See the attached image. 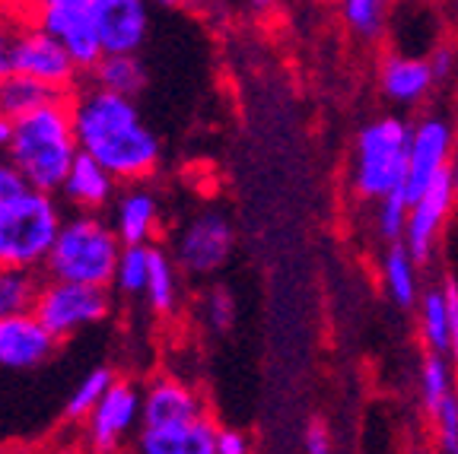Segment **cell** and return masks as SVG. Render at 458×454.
Returning <instances> with one entry per match:
<instances>
[{"label":"cell","instance_id":"obj_8","mask_svg":"<svg viewBox=\"0 0 458 454\" xmlns=\"http://www.w3.org/2000/svg\"><path fill=\"white\" fill-rule=\"evenodd\" d=\"M143 416V394L137 391L134 382L114 378L96 410L86 416V448L93 451H118L124 448L140 429Z\"/></svg>","mask_w":458,"mask_h":454},{"label":"cell","instance_id":"obj_12","mask_svg":"<svg viewBox=\"0 0 458 454\" xmlns=\"http://www.w3.org/2000/svg\"><path fill=\"white\" fill-rule=\"evenodd\" d=\"M229 251H233V226L220 214L194 216L175 241V261L191 277H204V273L220 270Z\"/></svg>","mask_w":458,"mask_h":454},{"label":"cell","instance_id":"obj_38","mask_svg":"<svg viewBox=\"0 0 458 454\" xmlns=\"http://www.w3.org/2000/svg\"><path fill=\"white\" fill-rule=\"evenodd\" d=\"M10 71H13V64H10V38L0 32V80L7 77Z\"/></svg>","mask_w":458,"mask_h":454},{"label":"cell","instance_id":"obj_40","mask_svg":"<svg viewBox=\"0 0 458 454\" xmlns=\"http://www.w3.org/2000/svg\"><path fill=\"white\" fill-rule=\"evenodd\" d=\"M452 178H455V185H458V143H455V156H452Z\"/></svg>","mask_w":458,"mask_h":454},{"label":"cell","instance_id":"obj_32","mask_svg":"<svg viewBox=\"0 0 458 454\" xmlns=\"http://www.w3.org/2000/svg\"><path fill=\"white\" fill-rule=\"evenodd\" d=\"M204 315H208V324L214 327V331L226 334L229 327H233V321H236V302H233V296H229L226 290H220V286H216V290L208 292Z\"/></svg>","mask_w":458,"mask_h":454},{"label":"cell","instance_id":"obj_24","mask_svg":"<svg viewBox=\"0 0 458 454\" xmlns=\"http://www.w3.org/2000/svg\"><path fill=\"white\" fill-rule=\"evenodd\" d=\"M93 83L137 99L147 86V71L137 61V55H102V61L93 67Z\"/></svg>","mask_w":458,"mask_h":454},{"label":"cell","instance_id":"obj_39","mask_svg":"<svg viewBox=\"0 0 458 454\" xmlns=\"http://www.w3.org/2000/svg\"><path fill=\"white\" fill-rule=\"evenodd\" d=\"M10 140H13V118L0 114V149H10Z\"/></svg>","mask_w":458,"mask_h":454},{"label":"cell","instance_id":"obj_16","mask_svg":"<svg viewBox=\"0 0 458 454\" xmlns=\"http://www.w3.org/2000/svg\"><path fill=\"white\" fill-rule=\"evenodd\" d=\"M216 426L210 416H200L185 426H140L134 448L140 454H216Z\"/></svg>","mask_w":458,"mask_h":454},{"label":"cell","instance_id":"obj_26","mask_svg":"<svg viewBox=\"0 0 458 454\" xmlns=\"http://www.w3.org/2000/svg\"><path fill=\"white\" fill-rule=\"evenodd\" d=\"M150 245H124L112 290H118L122 296H143L150 280Z\"/></svg>","mask_w":458,"mask_h":454},{"label":"cell","instance_id":"obj_20","mask_svg":"<svg viewBox=\"0 0 458 454\" xmlns=\"http://www.w3.org/2000/svg\"><path fill=\"white\" fill-rule=\"evenodd\" d=\"M417 257L408 251L404 241H394L388 255L382 257V283L394 306L414 308L420 298V280H417Z\"/></svg>","mask_w":458,"mask_h":454},{"label":"cell","instance_id":"obj_3","mask_svg":"<svg viewBox=\"0 0 458 454\" xmlns=\"http://www.w3.org/2000/svg\"><path fill=\"white\" fill-rule=\"evenodd\" d=\"M122 251L124 241L114 223H106L102 214L77 210L57 232L45 273L55 280H73V283L112 286Z\"/></svg>","mask_w":458,"mask_h":454},{"label":"cell","instance_id":"obj_15","mask_svg":"<svg viewBox=\"0 0 458 454\" xmlns=\"http://www.w3.org/2000/svg\"><path fill=\"white\" fill-rule=\"evenodd\" d=\"M208 416L204 400L194 388L179 378H157L143 391V416L140 426H185L194 419Z\"/></svg>","mask_w":458,"mask_h":454},{"label":"cell","instance_id":"obj_35","mask_svg":"<svg viewBox=\"0 0 458 454\" xmlns=\"http://www.w3.org/2000/svg\"><path fill=\"white\" fill-rule=\"evenodd\" d=\"M302 445H306V451H309V454H328V451H331L328 429L318 426V423H312V426L306 429V435H302Z\"/></svg>","mask_w":458,"mask_h":454},{"label":"cell","instance_id":"obj_33","mask_svg":"<svg viewBox=\"0 0 458 454\" xmlns=\"http://www.w3.org/2000/svg\"><path fill=\"white\" fill-rule=\"evenodd\" d=\"M26 178H22V172L13 165V159H0V204H7L10 198H16V194L26 191Z\"/></svg>","mask_w":458,"mask_h":454},{"label":"cell","instance_id":"obj_14","mask_svg":"<svg viewBox=\"0 0 458 454\" xmlns=\"http://www.w3.org/2000/svg\"><path fill=\"white\" fill-rule=\"evenodd\" d=\"M57 337L36 318V312L0 318V369L26 372L38 369L55 356Z\"/></svg>","mask_w":458,"mask_h":454},{"label":"cell","instance_id":"obj_30","mask_svg":"<svg viewBox=\"0 0 458 454\" xmlns=\"http://www.w3.org/2000/svg\"><path fill=\"white\" fill-rule=\"evenodd\" d=\"M388 0H344V16L360 36H376L386 22Z\"/></svg>","mask_w":458,"mask_h":454},{"label":"cell","instance_id":"obj_2","mask_svg":"<svg viewBox=\"0 0 458 454\" xmlns=\"http://www.w3.org/2000/svg\"><path fill=\"white\" fill-rule=\"evenodd\" d=\"M7 156L22 172L29 188L61 191L67 172L80 156L77 130H73L71 96L55 99L36 112L13 121V140Z\"/></svg>","mask_w":458,"mask_h":454},{"label":"cell","instance_id":"obj_13","mask_svg":"<svg viewBox=\"0 0 458 454\" xmlns=\"http://www.w3.org/2000/svg\"><path fill=\"white\" fill-rule=\"evenodd\" d=\"M106 55H137L147 42V0H86Z\"/></svg>","mask_w":458,"mask_h":454},{"label":"cell","instance_id":"obj_11","mask_svg":"<svg viewBox=\"0 0 458 454\" xmlns=\"http://www.w3.org/2000/svg\"><path fill=\"white\" fill-rule=\"evenodd\" d=\"M455 198H458L455 178H452V172H443L437 181H429V185L411 200L404 245H408V251L417 261H429V255L437 248L439 232H443L452 206H455Z\"/></svg>","mask_w":458,"mask_h":454},{"label":"cell","instance_id":"obj_34","mask_svg":"<svg viewBox=\"0 0 458 454\" xmlns=\"http://www.w3.org/2000/svg\"><path fill=\"white\" fill-rule=\"evenodd\" d=\"M249 448V435L239 433V429H220L216 433V454H245Z\"/></svg>","mask_w":458,"mask_h":454},{"label":"cell","instance_id":"obj_31","mask_svg":"<svg viewBox=\"0 0 458 454\" xmlns=\"http://www.w3.org/2000/svg\"><path fill=\"white\" fill-rule=\"evenodd\" d=\"M433 429H437V441L443 451L458 454V391H452L449 398L429 413Z\"/></svg>","mask_w":458,"mask_h":454},{"label":"cell","instance_id":"obj_43","mask_svg":"<svg viewBox=\"0 0 458 454\" xmlns=\"http://www.w3.org/2000/svg\"><path fill=\"white\" fill-rule=\"evenodd\" d=\"M267 4H271V0H255V7H267Z\"/></svg>","mask_w":458,"mask_h":454},{"label":"cell","instance_id":"obj_4","mask_svg":"<svg viewBox=\"0 0 458 454\" xmlns=\"http://www.w3.org/2000/svg\"><path fill=\"white\" fill-rule=\"evenodd\" d=\"M64 226L55 191L26 188L0 204V264L45 270L55 239Z\"/></svg>","mask_w":458,"mask_h":454},{"label":"cell","instance_id":"obj_36","mask_svg":"<svg viewBox=\"0 0 458 454\" xmlns=\"http://www.w3.org/2000/svg\"><path fill=\"white\" fill-rule=\"evenodd\" d=\"M445 296H449V321H452V349H449V356L458 362V286H455V280H445Z\"/></svg>","mask_w":458,"mask_h":454},{"label":"cell","instance_id":"obj_5","mask_svg":"<svg viewBox=\"0 0 458 454\" xmlns=\"http://www.w3.org/2000/svg\"><path fill=\"white\" fill-rule=\"evenodd\" d=\"M411 153V124L401 118H376L363 124L353 140L351 185L363 200H379L386 194L404 191Z\"/></svg>","mask_w":458,"mask_h":454},{"label":"cell","instance_id":"obj_37","mask_svg":"<svg viewBox=\"0 0 458 454\" xmlns=\"http://www.w3.org/2000/svg\"><path fill=\"white\" fill-rule=\"evenodd\" d=\"M429 67H433V77H437V83H439V80H445L455 71V55H452L449 48L433 51V55H429Z\"/></svg>","mask_w":458,"mask_h":454},{"label":"cell","instance_id":"obj_7","mask_svg":"<svg viewBox=\"0 0 458 454\" xmlns=\"http://www.w3.org/2000/svg\"><path fill=\"white\" fill-rule=\"evenodd\" d=\"M10 64H13L16 73H26V77L38 80L61 96H73L80 89V73L83 71L77 67V61L67 55L64 45L38 26L10 38Z\"/></svg>","mask_w":458,"mask_h":454},{"label":"cell","instance_id":"obj_19","mask_svg":"<svg viewBox=\"0 0 458 454\" xmlns=\"http://www.w3.org/2000/svg\"><path fill=\"white\" fill-rule=\"evenodd\" d=\"M379 83H382V93L392 102H398V105H414V102L427 99V93L433 89L437 77H433L429 61L408 57V55H392L386 64H382Z\"/></svg>","mask_w":458,"mask_h":454},{"label":"cell","instance_id":"obj_17","mask_svg":"<svg viewBox=\"0 0 458 454\" xmlns=\"http://www.w3.org/2000/svg\"><path fill=\"white\" fill-rule=\"evenodd\" d=\"M114 191H118V178L86 153H80L73 169L67 172L64 185H61L67 204L73 210H86V214H102L114 200Z\"/></svg>","mask_w":458,"mask_h":454},{"label":"cell","instance_id":"obj_21","mask_svg":"<svg viewBox=\"0 0 458 454\" xmlns=\"http://www.w3.org/2000/svg\"><path fill=\"white\" fill-rule=\"evenodd\" d=\"M55 99H64L61 93L48 89L45 83L38 80L26 77V73H16L10 71L7 77L0 80V114H7V118H22V114L36 112V108L48 105Z\"/></svg>","mask_w":458,"mask_h":454},{"label":"cell","instance_id":"obj_1","mask_svg":"<svg viewBox=\"0 0 458 454\" xmlns=\"http://www.w3.org/2000/svg\"><path fill=\"white\" fill-rule=\"evenodd\" d=\"M80 153L93 156L118 181H143L159 165V140L134 99L102 86H80L71 96Z\"/></svg>","mask_w":458,"mask_h":454},{"label":"cell","instance_id":"obj_6","mask_svg":"<svg viewBox=\"0 0 458 454\" xmlns=\"http://www.w3.org/2000/svg\"><path fill=\"white\" fill-rule=\"evenodd\" d=\"M108 315H112V286L48 277L36 298V318L57 340H67L83 327L99 324Z\"/></svg>","mask_w":458,"mask_h":454},{"label":"cell","instance_id":"obj_23","mask_svg":"<svg viewBox=\"0 0 458 454\" xmlns=\"http://www.w3.org/2000/svg\"><path fill=\"white\" fill-rule=\"evenodd\" d=\"M38 290H42L38 270L7 267V264H0V318L36 312Z\"/></svg>","mask_w":458,"mask_h":454},{"label":"cell","instance_id":"obj_27","mask_svg":"<svg viewBox=\"0 0 458 454\" xmlns=\"http://www.w3.org/2000/svg\"><path fill=\"white\" fill-rule=\"evenodd\" d=\"M455 391V375H452V362L445 353H427L420 366V400L423 410L433 413L445 398Z\"/></svg>","mask_w":458,"mask_h":454},{"label":"cell","instance_id":"obj_29","mask_svg":"<svg viewBox=\"0 0 458 454\" xmlns=\"http://www.w3.org/2000/svg\"><path fill=\"white\" fill-rule=\"evenodd\" d=\"M408 210L411 200L404 191L386 194L376 200V229L382 239L388 241H404V229H408Z\"/></svg>","mask_w":458,"mask_h":454},{"label":"cell","instance_id":"obj_9","mask_svg":"<svg viewBox=\"0 0 458 454\" xmlns=\"http://www.w3.org/2000/svg\"><path fill=\"white\" fill-rule=\"evenodd\" d=\"M36 26L64 45V51L86 73H93V67L106 55L86 0H51V4H42V7H36Z\"/></svg>","mask_w":458,"mask_h":454},{"label":"cell","instance_id":"obj_28","mask_svg":"<svg viewBox=\"0 0 458 454\" xmlns=\"http://www.w3.org/2000/svg\"><path fill=\"white\" fill-rule=\"evenodd\" d=\"M112 382H114V375H112V369H106V366L86 372V375L80 378L77 388H73V394L67 398L64 416L71 419V423H86V416L96 410V404L102 400V394H106Z\"/></svg>","mask_w":458,"mask_h":454},{"label":"cell","instance_id":"obj_10","mask_svg":"<svg viewBox=\"0 0 458 454\" xmlns=\"http://www.w3.org/2000/svg\"><path fill=\"white\" fill-rule=\"evenodd\" d=\"M455 156V128L449 118L427 114L411 128V153H408V181L404 194L414 200L429 181H437L443 172H452Z\"/></svg>","mask_w":458,"mask_h":454},{"label":"cell","instance_id":"obj_42","mask_svg":"<svg viewBox=\"0 0 458 454\" xmlns=\"http://www.w3.org/2000/svg\"><path fill=\"white\" fill-rule=\"evenodd\" d=\"M157 4H163V7H175V4H182V0H157Z\"/></svg>","mask_w":458,"mask_h":454},{"label":"cell","instance_id":"obj_22","mask_svg":"<svg viewBox=\"0 0 458 454\" xmlns=\"http://www.w3.org/2000/svg\"><path fill=\"white\" fill-rule=\"evenodd\" d=\"M417 312H420V337L429 353H445L452 349V321H449V296L443 290H427L417 298Z\"/></svg>","mask_w":458,"mask_h":454},{"label":"cell","instance_id":"obj_41","mask_svg":"<svg viewBox=\"0 0 458 454\" xmlns=\"http://www.w3.org/2000/svg\"><path fill=\"white\" fill-rule=\"evenodd\" d=\"M29 7H42V4H51V0H26Z\"/></svg>","mask_w":458,"mask_h":454},{"label":"cell","instance_id":"obj_25","mask_svg":"<svg viewBox=\"0 0 458 454\" xmlns=\"http://www.w3.org/2000/svg\"><path fill=\"white\" fill-rule=\"evenodd\" d=\"M143 298L150 302L157 315H172L175 302H179V280H175V267L159 248L150 251V280H147V292Z\"/></svg>","mask_w":458,"mask_h":454},{"label":"cell","instance_id":"obj_18","mask_svg":"<svg viewBox=\"0 0 458 454\" xmlns=\"http://www.w3.org/2000/svg\"><path fill=\"white\" fill-rule=\"evenodd\" d=\"M114 229L124 245H150L159 229V200L153 191L134 185L114 198Z\"/></svg>","mask_w":458,"mask_h":454}]
</instances>
